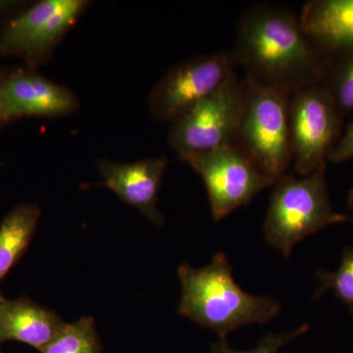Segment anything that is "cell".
<instances>
[{
  "label": "cell",
  "mask_w": 353,
  "mask_h": 353,
  "mask_svg": "<svg viewBox=\"0 0 353 353\" xmlns=\"http://www.w3.org/2000/svg\"><path fill=\"white\" fill-rule=\"evenodd\" d=\"M234 62L266 87L294 92L322 83L329 57L311 43L299 18L280 7L255 6L241 18Z\"/></svg>",
  "instance_id": "1"
},
{
  "label": "cell",
  "mask_w": 353,
  "mask_h": 353,
  "mask_svg": "<svg viewBox=\"0 0 353 353\" xmlns=\"http://www.w3.org/2000/svg\"><path fill=\"white\" fill-rule=\"evenodd\" d=\"M178 277L182 288L180 315L215 332L222 340L246 325L270 322L282 309L274 297L254 296L241 289L223 252L216 253L201 268L181 265Z\"/></svg>",
  "instance_id": "2"
},
{
  "label": "cell",
  "mask_w": 353,
  "mask_h": 353,
  "mask_svg": "<svg viewBox=\"0 0 353 353\" xmlns=\"http://www.w3.org/2000/svg\"><path fill=\"white\" fill-rule=\"evenodd\" d=\"M327 162L308 176L285 173L276 183L264 223L267 243L289 259L297 243L325 228L353 222V215L336 212L330 201Z\"/></svg>",
  "instance_id": "3"
},
{
  "label": "cell",
  "mask_w": 353,
  "mask_h": 353,
  "mask_svg": "<svg viewBox=\"0 0 353 353\" xmlns=\"http://www.w3.org/2000/svg\"><path fill=\"white\" fill-rule=\"evenodd\" d=\"M292 92L243 79V108L236 145L265 175L277 181L292 162Z\"/></svg>",
  "instance_id": "4"
},
{
  "label": "cell",
  "mask_w": 353,
  "mask_h": 353,
  "mask_svg": "<svg viewBox=\"0 0 353 353\" xmlns=\"http://www.w3.org/2000/svg\"><path fill=\"white\" fill-rule=\"evenodd\" d=\"M90 6L88 0H41L28 4L0 29V55L27 66L44 63Z\"/></svg>",
  "instance_id": "5"
},
{
  "label": "cell",
  "mask_w": 353,
  "mask_h": 353,
  "mask_svg": "<svg viewBox=\"0 0 353 353\" xmlns=\"http://www.w3.org/2000/svg\"><path fill=\"white\" fill-rule=\"evenodd\" d=\"M179 158L201 176L215 221L252 201L276 181L259 170L236 143Z\"/></svg>",
  "instance_id": "6"
},
{
  "label": "cell",
  "mask_w": 353,
  "mask_h": 353,
  "mask_svg": "<svg viewBox=\"0 0 353 353\" xmlns=\"http://www.w3.org/2000/svg\"><path fill=\"white\" fill-rule=\"evenodd\" d=\"M243 80L236 73L212 94L172 123L168 141L178 155L234 145L240 132Z\"/></svg>",
  "instance_id": "7"
},
{
  "label": "cell",
  "mask_w": 353,
  "mask_h": 353,
  "mask_svg": "<svg viewBox=\"0 0 353 353\" xmlns=\"http://www.w3.org/2000/svg\"><path fill=\"white\" fill-rule=\"evenodd\" d=\"M343 115L322 83L297 88L290 105L294 171L308 176L328 161L340 134Z\"/></svg>",
  "instance_id": "8"
},
{
  "label": "cell",
  "mask_w": 353,
  "mask_h": 353,
  "mask_svg": "<svg viewBox=\"0 0 353 353\" xmlns=\"http://www.w3.org/2000/svg\"><path fill=\"white\" fill-rule=\"evenodd\" d=\"M234 64L232 53L216 52L176 65L148 95L153 117L171 124L180 119L233 75Z\"/></svg>",
  "instance_id": "9"
},
{
  "label": "cell",
  "mask_w": 353,
  "mask_h": 353,
  "mask_svg": "<svg viewBox=\"0 0 353 353\" xmlns=\"http://www.w3.org/2000/svg\"><path fill=\"white\" fill-rule=\"evenodd\" d=\"M80 108L77 95L26 66L0 73V123L2 127L23 118H57Z\"/></svg>",
  "instance_id": "10"
},
{
  "label": "cell",
  "mask_w": 353,
  "mask_h": 353,
  "mask_svg": "<svg viewBox=\"0 0 353 353\" xmlns=\"http://www.w3.org/2000/svg\"><path fill=\"white\" fill-rule=\"evenodd\" d=\"M168 159L165 157L148 158L134 162L99 160V173L104 185L121 201L138 209L155 225L163 223L158 210V192L161 185Z\"/></svg>",
  "instance_id": "11"
},
{
  "label": "cell",
  "mask_w": 353,
  "mask_h": 353,
  "mask_svg": "<svg viewBox=\"0 0 353 353\" xmlns=\"http://www.w3.org/2000/svg\"><path fill=\"white\" fill-rule=\"evenodd\" d=\"M67 325L55 311L28 297L0 299V343L16 341L41 350Z\"/></svg>",
  "instance_id": "12"
},
{
  "label": "cell",
  "mask_w": 353,
  "mask_h": 353,
  "mask_svg": "<svg viewBox=\"0 0 353 353\" xmlns=\"http://www.w3.org/2000/svg\"><path fill=\"white\" fill-rule=\"evenodd\" d=\"M299 21L326 57L353 50V0H312L304 4Z\"/></svg>",
  "instance_id": "13"
},
{
  "label": "cell",
  "mask_w": 353,
  "mask_h": 353,
  "mask_svg": "<svg viewBox=\"0 0 353 353\" xmlns=\"http://www.w3.org/2000/svg\"><path fill=\"white\" fill-rule=\"evenodd\" d=\"M41 211L37 204L21 203L0 223V283L31 243Z\"/></svg>",
  "instance_id": "14"
},
{
  "label": "cell",
  "mask_w": 353,
  "mask_h": 353,
  "mask_svg": "<svg viewBox=\"0 0 353 353\" xmlns=\"http://www.w3.org/2000/svg\"><path fill=\"white\" fill-rule=\"evenodd\" d=\"M322 83L343 116L353 111V50L329 57Z\"/></svg>",
  "instance_id": "15"
},
{
  "label": "cell",
  "mask_w": 353,
  "mask_h": 353,
  "mask_svg": "<svg viewBox=\"0 0 353 353\" xmlns=\"http://www.w3.org/2000/svg\"><path fill=\"white\" fill-rule=\"evenodd\" d=\"M41 353H101V339L92 317L67 325L61 334L39 350Z\"/></svg>",
  "instance_id": "16"
},
{
  "label": "cell",
  "mask_w": 353,
  "mask_h": 353,
  "mask_svg": "<svg viewBox=\"0 0 353 353\" xmlns=\"http://www.w3.org/2000/svg\"><path fill=\"white\" fill-rule=\"evenodd\" d=\"M316 275L320 285L315 296H322L325 292L332 290L341 303L347 306L353 316V246H347L343 250L341 264L336 270L320 269Z\"/></svg>",
  "instance_id": "17"
},
{
  "label": "cell",
  "mask_w": 353,
  "mask_h": 353,
  "mask_svg": "<svg viewBox=\"0 0 353 353\" xmlns=\"http://www.w3.org/2000/svg\"><path fill=\"white\" fill-rule=\"evenodd\" d=\"M308 330L309 325L303 324L292 331L266 334L257 343L256 347L250 350H234L230 347L227 340L220 339L212 345L210 353H278L285 345L307 333Z\"/></svg>",
  "instance_id": "18"
},
{
  "label": "cell",
  "mask_w": 353,
  "mask_h": 353,
  "mask_svg": "<svg viewBox=\"0 0 353 353\" xmlns=\"http://www.w3.org/2000/svg\"><path fill=\"white\" fill-rule=\"evenodd\" d=\"M353 158V122L347 127V132L343 138L334 145V150L330 153L328 161L334 163L347 161Z\"/></svg>",
  "instance_id": "19"
},
{
  "label": "cell",
  "mask_w": 353,
  "mask_h": 353,
  "mask_svg": "<svg viewBox=\"0 0 353 353\" xmlns=\"http://www.w3.org/2000/svg\"><path fill=\"white\" fill-rule=\"evenodd\" d=\"M27 6L28 4L22 1L0 0V29Z\"/></svg>",
  "instance_id": "20"
},
{
  "label": "cell",
  "mask_w": 353,
  "mask_h": 353,
  "mask_svg": "<svg viewBox=\"0 0 353 353\" xmlns=\"http://www.w3.org/2000/svg\"><path fill=\"white\" fill-rule=\"evenodd\" d=\"M347 204L350 208L353 211V188L352 190H350V194H348Z\"/></svg>",
  "instance_id": "21"
},
{
  "label": "cell",
  "mask_w": 353,
  "mask_h": 353,
  "mask_svg": "<svg viewBox=\"0 0 353 353\" xmlns=\"http://www.w3.org/2000/svg\"><path fill=\"white\" fill-rule=\"evenodd\" d=\"M2 128V125H1V123H0V129H1Z\"/></svg>",
  "instance_id": "22"
},
{
  "label": "cell",
  "mask_w": 353,
  "mask_h": 353,
  "mask_svg": "<svg viewBox=\"0 0 353 353\" xmlns=\"http://www.w3.org/2000/svg\"><path fill=\"white\" fill-rule=\"evenodd\" d=\"M2 296H1V292H0V299H1Z\"/></svg>",
  "instance_id": "23"
},
{
  "label": "cell",
  "mask_w": 353,
  "mask_h": 353,
  "mask_svg": "<svg viewBox=\"0 0 353 353\" xmlns=\"http://www.w3.org/2000/svg\"><path fill=\"white\" fill-rule=\"evenodd\" d=\"M0 353H2L1 350H0Z\"/></svg>",
  "instance_id": "24"
},
{
  "label": "cell",
  "mask_w": 353,
  "mask_h": 353,
  "mask_svg": "<svg viewBox=\"0 0 353 353\" xmlns=\"http://www.w3.org/2000/svg\"><path fill=\"white\" fill-rule=\"evenodd\" d=\"M0 73H1V72H0Z\"/></svg>",
  "instance_id": "25"
}]
</instances>
